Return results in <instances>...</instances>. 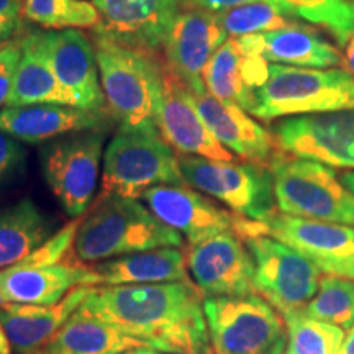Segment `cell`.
Wrapping results in <instances>:
<instances>
[{
  "label": "cell",
  "mask_w": 354,
  "mask_h": 354,
  "mask_svg": "<svg viewBox=\"0 0 354 354\" xmlns=\"http://www.w3.org/2000/svg\"><path fill=\"white\" fill-rule=\"evenodd\" d=\"M203 299L192 281L95 286L81 308L158 351L214 354Z\"/></svg>",
  "instance_id": "cell-1"
},
{
  "label": "cell",
  "mask_w": 354,
  "mask_h": 354,
  "mask_svg": "<svg viewBox=\"0 0 354 354\" xmlns=\"http://www.w3.org/2000/svg\"><path fill=\"white\" fill-rule=\"evenodd\" d=\"M183 246V236L148 207L115 194H100L79 221L73 253L77 264L102 263L156 248Z\"/></svg>",
  "instance_id": "cell-2"
},
{
  "label": "cell",
  "mask_w": 354,
  "mask_h": 354,
  "mask_svg": "<svg viewBox=\"0 0 354 354\" xmlns=\"http://www.w3.org/2000/svg\"><path fill=\"white\" fill-rule=\"evenodd\" d=\"M105 104L120 128L158 130L165 68L154 55L94 35Z\"/></svg>",
  "instance_id": "cell-3"
},
{
  "label": "cell",
  "mask_w": 354,
  "mask_h": 354,
  "mask_svg": "<svg viewBox=\"0 0 354 354\" xmlns=\"http://www.w3.org/2000/svg\"><path fill=\"white\" fill-rule=\"evenodd\" d=\"M349 109H354V76L348 71L269 64L268 81L256 88L250 113L272 120Z\"/></svg>",
  "instance_id": "cell-4"
},
{
  "label": "cell",
  "mask_w": 354,
  "mask_h": 354,
  "mask_svg": "<svg viewBox=\"0 0 354 354\" xmlns=\"http://www.w3.org/2000/svg\"><path fill=\"white\" fill-rule=\"evenodd\" d=\"M185 184L179 156L159 130L118 128L104 153L102 192L140 198L148 189Z\"/></svg>",
  "instance_id": "cell-5"
},
{
  "label": "cell",
  "mask_w": 354,
  "mask_h": 354,
  "mask_svg": "<svg viewBox=\"0 0 354 354\" xmlns=\"http://www.w3.org/2000/svg\"><path fill=\"white\" fill-rule=\"evenodd\" d=\"M279 212L302 218L354 225V194L331 166L281 154L269 167Z\"/></svg>",
  "instance_id": "cell-6"
},
{
  "label": "cell",
  "mask_w": 354,
  "mask_h": 354,
  "mask_svg": "<svg viewBox=\"0 0 354 354\" xmlns=\"http://www.w3.org/2000/svg\"><path fill=\"white\" fill-rule=\"evenodd\" d=\"M215 354H284L286 322L256 294L203 299Z\"/></svg>",
  "instance_id": "cell-7"
},
{
  "label": "cell",
  "mask_w": 354,
  "mask_h": 354,
  "mask_svg": "<svg viewBox=\"0 0 354 354\" xmlns=\"http://www.w3.org/2000/svg\"><path fill=\"white\" fill-rule=\"evenodd\" d=\"M179 167L185 184L223 202L238 216L264 221L276 212L274 179L269 167L184 154L179 156Z\"/></svg>",
  "instance_id": "cell-8"
},
{
  "label": "cell",
  "mask_w": 354,
  "mask_h": 354,
  "mask_svg": "<svg viewBox=\"0 0 354 354\" xmlns=\"http://www.w3.org/2000/svg\"><path fill=\"white\" fill-rule=\"evenodd\" d=\"M105 131L71 133L48 141L39 153L44 180L71 218L86 214L95 196Z\"/></svg>",
  "instance_id": "cell-9"
},
{
  "label": "cell",
  "mask_w": 354,
  "mask_h": 354,
  "mask_svg": "<svg viewBox=\"0 0 354 354\" xmlns=\"http://www.w3.org/2000/svg\"><path fill=\"white\" fill-rule=\"evenodd\" d=\"M245 240L254 261V290L281 315L307 307L320 286L318 266L266 234Z\"/></svg>",
  "instance_id": "cell-10"
},
{
  "label": "cell",
  "mask_w": 354,
  "mask_h": 354,
  "mask_svg": "<svg viewBox=\"0 0 354 354\" xmlns=\"http://www.w3.org/2000/svg\"><path fill=\"white\" fill-rule=\"evenodd\" d=\"M187 271L203 297L254 294V261L234 230L189 245Z\"/></svg>",
  "instance_id": "cell-11"
},
{
  "label": "cell",
  "mask_w": 354,
  "mask_h": 354,
  "mask_svg": "<svg viewBox=\"0 0 354 354\" xmlns=\"http://www.w3.org/2000/svg\"><path fill=\"white\" fill-rule=\"evenodd\" d=\"M274 138L279 151L292 158L354 169V109L287 118Z\"/></svg>",
  "instance_id": "cell-12"
},
{
  "label": "cell",
  "mask_w": 354,
  "mask_h": 354,
  "mask_svg": "<svg viewBox=\"0 0 354 354\" xmlns=\"http://www.w3.org/2000/svg\"><path fill=\"white\" fill-rule=\"evenodd\" d=\"M99 12L94 35L154 55L161 50L183 0H92Z\"/></svg>",
  "instance_id": "cell-13"
},
{
  "label": "cell",
  "mask_w": 354,
  "mask_h": 354,
  "mask_svg": "<svg viewBox=\"0 0 354 354\" xmlns=\"http://www.w3.org/2000/svg\"><path fill=\"white\" fill-rule=\"evenodd\" d=\"M227 39L228 33L216 13L180 8L162 44L166 69L194 94L207 92L203 69Z\"/></svg>",
  "instance_id": "cell-14"
},
{
  "label": "cell",
  "mask_w": 354,
  "mask_h": 354,
  "mask_svg": "<svg viewBox=\"0 0 354 354\" xmlns=\"http://www.w3.org/2000/svg\"><path fill=\"white\" fill-rule=\"evenodd\" d=\"M234 232L243 238L266 234L290 246L310 261L354 256L353 225L330 223L274 212L268 220L253 221L234 216Z\"/></svg>",
  "instance_id": "cell-15"
},
{
  "label": "cell",
  "mask_w": 354,
  "mask_h": 354,
  "mask_svg": "<svg viewBox=\"0 0 354 354\" xmlns=\"http://www.w3.org/2000/svg\"><path fill=\"white\" fill-rule=\"evenodd\" d=\"M48 61L76 107L109 112L100 84L94 39L77 28L41 32Z\"/></svg>",
  "instance_id": "cell-16"
},
{
  "label": "cell",
  "mask_w": 354,
  "mask_h": 354,
  "mask_svg": "<svg viewBox=\"0 0 354 354\" xmlns=\"http://www.w3.org/2000/svg\"><path fill=\"white\" fill-rule=\"evenodd\" d=\"M156 125L162 138L176 153L215 161H234L233 153L216 141L202 120L189 88L167 69H165V86Z\"/></svg>",
  "instance_id": "cell-17"
},
{
  "label": "cell",
  "mask_w": 354,
  "mask_h": 354,
  "mask_svg": "<svg viewBox=\"0 0 354 354\" xmlns=\"http://www.w3.org/2000/svg\"><path fill=\"white\" fill-rule=\"evenodd\" d=\"M140 198L162 223L187 238L189 245L234 230L233 215L185 184L156 185Z\"/></svg>",
  "instance_id": "cell-18"
},
{
  "label": "cell",
  "mask_w": 354,
  "mask_h": 354,
  "mask_svg": "<svg viewBox=\"0 0 354 354\" xmlns=\"http://www.w3.org/2000/svg\"><path fill=\"white\" fill-rule=\"evenodd\" d=\"M190 95L212 135L228 151L246 159L248 162H256L266 167H271L272 162L281 156L277 151L276 138L253 120L240 105L216 99L209 92H190Z\"/></svg>",
  "instance_id": "cell-19"
},
{
  "label": "cell",
  "mask_w": 354,
  "mask_h": 354,
  "mask_svg": "<svg viewBox=\"0 0 354 354\" xmlns=\"http://www.w3.org/2000/svg\"><path fill=\"white\" fill-rule=\"evenodd\" d=\"M109 112H94L63 104H32L0 110V130L24 143L38 145L84 130H107Z\"/></svg>",
  "instance_id": "cell-20"
},
{
  "label": "cell",
  "mask_w": 354,
  "mask_h": 354,
  "mask_svg": "<svg viewBox=\"0 0 354 354\" xmlns=\"http://www.w3.org/2000/svg\"><path fill=\"white\" fill-rule=\"evenodd\" d=\"M3 297L8 304L53 305L76 287L99 286V279L84 264L20 263L0 271Z\"/></svg>",
  "instance_id": "cell-21"
},
{
  "label": "cell",
  "mask_w": 354,
  "mask_h": 354,
  "mask_svg": "<svg viewBox=\"0 0 354 354\" xmlns=\"http://www.w3.org/2000/svg\"><path fill=\"white\" fill-rule=\"evenodd\" d=\"M92 287L81 286L53 305L7 304L0 308V323L15 354H37L46 348L61 326L87 299Z\"/></svg>",
  "instance_id": "cell-22"
},
{
  "label": "cell",
  "mask_w": 354,
  "mask_h": 354,
  "mask_svg": "<svg viewBox=\"0 0 354 354\" xmlns=\"http://www.w3.org/2000/svg\"><path fill=\"white\" fill-rule=\"evenodd\" d=\"M236 39L243 50L263 56L272 64L326 69L343 63L338 48L325 41L312 26L304 24Z\"/></svg>",
  "instance_id": "cell-23"
},
{
  "label": "cell",
  "mask_w": 354,
  "mask_h": 354,
  "mask_svg": "<svg viewBox=\"0 0 354 354\" xmlns=\"http://www.w3.org/2000/svg\"><path fill=\"white\" fill-rule=\"evenodd\" d=\"M92 271L99 279V286H145L192 281L185 256L177 248H156L118 256L97 263Z\"/></svg>",
  "instance_id": "cell-24"
},
{
  "label": "cell",
  "mask_w": 354,
  "mask_h": 354,
  "mask_svg": "<svg viewBox=\"0 0 354 354\" xmlns=\"http://www.w3.org/2000/svg\"><path fill=\"white\" fill-rule=\"evenodd\" d=\"M20 61L7 107H21L32 104H63L74 105L76 102L57 81L55 71L44 51L41 30H32L20 39Z\"/></svg>",
  "instance_id": "cell-25"
},
{
  "label": "cell",
  "mask_w": 354,
  "mask_h": 354,
  "mask_svg": "<svg viewBox=\"0 0 354 354\" xmlns=\"http://www.w3.org/2000/svg\"><path fill=\"white\" fill-rule=\"evenodd\" d=\"M135 348L149 346L79 307L53 336L43 354H117Z\"/></svg>",
  "instance_id": "cell-26"
},
{
  "label": "cell",
  "mask_w": 354,
  "mask_h": 354,
  "mask_svg": "<svg viewBox=\"0 0 354 354\" xmlns=\"http://www.w3.org/2000/svg\"><path fill=\"white\" fill-rule=\"evenodd\" d=\"M250 2H271L304 20L328 32L342 46L354 35V3L351 0H183V8L220 13Z\"/></svg>",
  "instance_id": "cell-27"
},
{
  "label": "cell",
  "mask_w": 354,
  "mask_h": 354,
  "mask_svg": "<svg viewBox=\"0 0 354 354\" xmlns=\"http://www.w3.org/2000/svg\"><path fill=\"white\" fill-rule=\"evenodd\" d=\"M55 220L32 198L0 209V268L20 263L55 234Z\"/></svg>",
  "instance_id": "cell-28"
},
{
  "label": "cell",
  "mask_w": 354,
  "mask_h": 354,
  "mask_svg": "<svg viewBox=\"0 0 354 354\" xmlns=\"http://www.w3.org/2000/svg\"><path fill=\"white\" fill-rule=\"evenodd\" d=\"M203 84L216 99L233 102L246 112L254 105V91L248 86L245 76V55L236 38H230L210 57L203 69Z\"/></svg>",
  "instance_id": "cell-29"
},
{
  "label": "cell",
  "mask_w": 354,
  "mask_h": 354,
  "mask_svg": "<svg viewBox=\"0 0 354 354\" xmlns=\"http://www.w3.org/2000/svg\"><path fill=\"white\" fill-rule=\"evenodd\" d=\"M287 326V346L284 354H338L344 342L343 328L331 323L315 320L295 310L282 315Z\"/></svg>",
  "instance_id": "cell-30"
},
{
  "label": "cell",
  "mask_w": 354,
  "mask_h": 354,
  "mask_svg": "<svg viewBox=\"0 0 354 354\" xmlns=\"http://www.w3.org/2000/svg\"><path fill=\"white\" fill-rule=\"evenodd\" d=\"M218 15L221 26L227 30L228 37L241 38L248 35L276 32L300 24L282 7L271 2H250L243 6L228 8Z\"/></svg>",
  "instance_id": "cell-31"
},
{
  "label": "cell",
  "mask_w": 354,
  "mask_h": 354,
  "mask_svg": "<svg viewBox=\"0 0 354 354\" xmlns=\"http://www.w3.org/2000/svg\"><path fill=\"white\" fill-rule=\"evenodd\" d=\"M304 313L349 330L354 325V281L331 274L322 277L315 297L307 304Z\"/></svg>",
  "instance_id": "cell-32"
},
{
  "label": "cell",
  "mask_w": 354,
  "mask_h": 354,
  "mask_svg": "<svg viewBox=\"0 0 354 354\" xmlns=\"http://www.w3.org/2000/svg\"><path fill=\"white\" fill-rule=\"evenodd\" d=\"M24 17L50 30L94 28L99 12L87 0H24Z\"/></svg>",
  "instance_id": "cell-33"
},
{
  "label": "cell",
  "mask_w": 354,
  "mask_h": 354,
  "mask_svg": "<svg viewBox=\"0 0 354 354\" xmlns=\"http://www.w3.org/2000/svg\"><path fill=\"white\" fill-rule=\"evenodd\" d=\"M26 151L21 141L0 130V184L19 174L25 165Z\"/></svg>",
  "instance_id": "cell-34"
},
{
  "label": "cell",
  "mask_w": 354,
  "mask_h": 354,
  "mask_svg": "<svg viewBox=\"0 0 354 354\" xmlns=\"http://www.w3.org/2000/svg\"><path fill=\"white\" fill-rule=\"evenodd\" d=\"M20 55V41L7 43L6 46L0 48V107L7 104L8 97H10Z\"/></svg>",
  "instance_id": "cell-35"
},
{
  "label": "cell",
  "mask_w": 354,
  "mask_h": 354,
  "mask_svg": "<svg viewBox=\"0 0 354 354\" xmlns=\"http://www.w3.org/2000/svg\"><path fill=\"white\" fill-rule=\"evenodd\" d=\"M24 0H0V41L7 44L20 32Z\"/></svg>",
  "instance_id": "cell-36"
},
{
  "label": "cell",
  "mask_w": 354,
  "mask_h": 354,
  "mask_svg": "<svg viewBox=\"0 0 354 354\" xmlns=\"http://www.w3.org/2000/svg\"><path fill=\"white\" fill-rule=\"evenodd\" d=\"M322 272L331 276L346 277L354 281V256L349 258H333V259H317L313 261Z\"/></svg>",
  "instance_id": "cell-37"
},
{
  "label": "cell",
  "mask_w": 354,
  "mask_h": 354,
  "mask_svg": "<svg viewBox=\"0 0 354 354\" xmlns=\"http://www.w3.org/2000/svg\"><path fill=\"white\" fill-rule=\"evenodd\" d=\"M344 56H343V64H344V71H348L349 74L354 76V35L348 39V43L344 44Z\"/></svg>",
  "instance_id": "cell-38"
},
{
  "label": "cell",
  "mask_w": 354,
  "mask_h": 354,
  "mask_svg": "<svg viewBox=\"0 0 354 354\" xmlns=\"http://www.w3.org/2000/svg\"><path fill=\"white\" fill-rule=\"evenodd\" d=\"M338 354H354V325L349 328L348 335L344 336V342Z\"/></svg>",
  "instance_id": "cell-39"
},
{
  "label": "cell",
  "mask_w": 354,
  "mask_h": 354,
  "mask_svg": "<svg viewBox=\"0 0 354 354\" xmlns=\"http://www.w3.org/2000/svg\"><path fill=\"white\" fill-rule=\"evenodd\" d=\"M0 354H13L10 342H8L6 331H3L2 323H0Z\"/></svg>",
  "instance_id": "cell-40"
},
{
  "label": "cell",
  "mask_w": 354,
  "mask_h": 354,
  "mask_svg": "<svg viewBox=\"0 0 354 354\" xmlns=\"http://www.w3.org/2000/svg\"><path fill=\"white\" fill-rule=\"evenodd\" d=\"M117 354H172V353L158 351V349L154 348H135V349H128V351H122Z\"/></svg>",
  "instance_id": "cell-41"
},
{
  "label": "cell",
  "mask_w": 354,
  "mask_h": 354,
  "mask_svg": "<svg viewBox=\"0 0 354 354\" xmlns=\"http://www.w3.org/2000/svg\"><path fill=\"white\" fill-rule=\"evenodd\" d=\"M342 183L346 185V189H349L354 194V171L353 172H344V174L342 176Z\"/></svg>",
  "instance_id": "cell-42"
},
{
  "label": "cell",
  "mask_w": 354,
  "mask_h": 354,
  "mask_svg": "<svg viewBox=\"0 0 354 354\" xmlns=\"http://www.w3.org/2000/svg\"><path fill=\"white\" fill-rule=\"evenodd\" d=\"M8 302H7V299L3 297V292H2V282H0V308H3L6 307Z\"/></svg>",
  "instance_id": "cell-43"
},
{
  "label": "cell",
  "mask_w": 354,
  "mask_h": 354,
  "mask_svg": "<svg viewBox=\"0 0 354 354\" xmlns=\"http://www.w3.org/2000/svg\"><path fill=\"white\" fill-rule=\"evenodd\" d=\"M2 46H6V44H3L2 41H0V48H2Z\"/></svg>",
  "instance_id": "cell-44"
},
{
  "label": "cell",
  "mask_w": 354,
  "mask_h": 354,
  "mask_svg": "<svg viewBox=\"0 0 354 354\" xmlns=\"http://www.w3.org/2000/svg\"><path fill=\"white\" fill-rule=\"evenodd\" d=\"M37 354H43V353H37Z\"/></svg>",
  "instance_id": "cell-45"
},
{
  "label": "cell",
  "mask_w": 354,
  "mask_h": 354,
  "mask_svg": "<svg viewBox=\"0 0 354 354\" xmlns=\"http://www.w3.org/2000/svg\"><path fill=\"white\" fill-rule=\"evenodd\" d=\"M351 2H353V3H354V0H351Z\"/></svg>",
  "instance_id": "cell-46"
}]
</instances>
